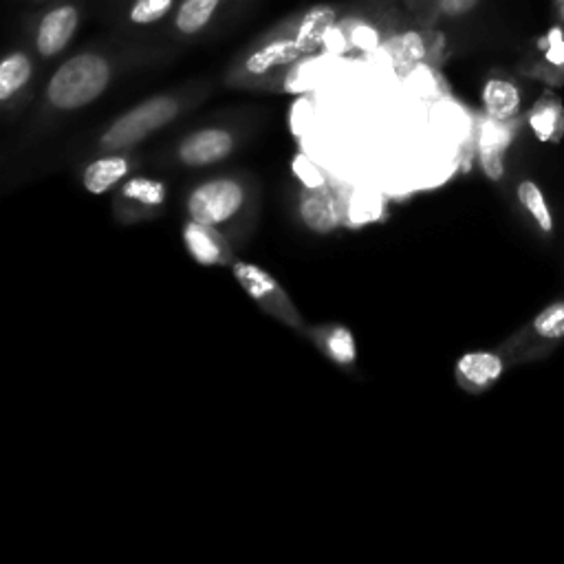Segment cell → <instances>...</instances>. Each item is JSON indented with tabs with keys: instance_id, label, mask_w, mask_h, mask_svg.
Listing matches in <instances>:
<instances>
[{
	"instance_id": "cell-28",
	"label": "cell",
	"mask_w": 564,
	"mask_h": 564,
	"mask_svg": "<svg viewBox=\"0 0 564 564\" xmlns=\"http://www.w3.org/2000/svg\"><path fill=\"white\" fill-rule=\"evenodd\" d=\"M533 330L542 337H564V302H555L540 311L533 319Z\"/></svg>"
},
{
	"instance_id": "cell-20",
	"label": "cell",
	"mask_w": 564,
	"mask_h": 564,
	"mask_svg": "<svg viewBox=\"0 0 564 564\" xmlns=\"http://www.w3.org/2000/svg\"><path fill=\"white\" fill-rule=\"evenodd\" d=\"M326 59H330V55L326 53H311L300 57L275 84L273 90L280 93H291V95H304L308 90H313L317 86V82L324 77V68H326Z\"/></svg>"
},
{
	"instance_id": "cell-14",
	"label": "cell",
	"mask_w": 564,
	"mask_h": 564,
	"mask_svg": "<svg viewBox=\"0 0 564 564\" xmlns=\"http://www.w3.org/2000/svg\"><path fill=\"white\" fill-rule=\"evenodd\" d=\"M328 361L341 368L357 366V341L350 328L344 324H306L302 333Z\"/></svg>"
},
{
	"instance_id": "cell-1",
	"label": "cell",
	"mask_w": 564,
	"mask_h": 564,
	"mask_svg": "<svg viewBox=\"0 0 564 564\" xmlns=\"http://www.w3.org/2000/svg\"><path fill=\"white\" fill-rule=\"evenodd\" d=\"M139 59V53L93 46L66 57L48 77L42 90V119L75 115L95 104L115 82V77Z\"/></svg>"
},
{
	"instance_id": "cell-27",
	"label": "cell",
	"mask_w": 564,
	"mask_h": 564,
	"mask_svg": "<svg viewBox=\"0 0 564 564\" xmlns=\"http://www.w3.org/2000/svg\"><path fill=\"white\" fill-rule=\"evenodd\" d=\"M291 174L300 183V187H304V189H317V187L330 185L328 183V174L324 172V167L317 165L306 154H295L291 159Z\"/></svg>"
},
{
	"instance_id": "cell-9",
	"label": "cell",
	"mask_w": 564,
	"mask_h": 564,
	"mask_svg": "<svg viewBox=\"0 0 564 564\" xmlns=\"http://www.w3.org/2000/svg\"><path fill=\"white\" fill-rule=\"evenodd\" d=\"M297 216L308 231L328 236L344 227V196L333 185L317 189L300 187Z\"/></svg>"
},
{
	"instance_id": "cell-22",
	"label": "cell",
	"mask_w": 564,
	"mask_h": 564,
	"mask_svg": "<svg viewBox=\"0 0 564 564\" xmlns=\"http://www.w3.org/2000/svg\"><path fill=\"white\" fill-rule=\"evenodd\" d=\"M341 24L348 33L350 48L357 53H375L383 46L390 33H386L375 20L359 13H341Z\"/></svg>"
},
{
	"instance_id": "cell-25",
	"label": "cell",
	"mask_w": 564,
	"mask_h": 564,
	"mask_svg": "<svg viewBox=\"0 0 564 564\" xmlns=\"http://www.w3.org/2000/svg\"><path fill=\"white\" fill-rule=\"evenodd\" d=\"M518 200L533 216V220L538 223V227L542 231H551L553 229V218H551L549 205H546V200L542 196V189L533 181H522L518 185Z\"/></svg>"
},
{
	"instance_id": "cell-21",
	"label": "cell",
	"mask_w": 564,
	"mask_h": 564,
	"mask_svg": "<svg viewBox=\"0 0 564 564\" xmlns=\"http://www.w3.org/2000/svg\"><path fill=\"white\" fill-rule=\"evenodd\" d=\"M482 106L487 117L511 121L520 110V90L511 79L489 77L482 86Z\"/></svg>"
},
{
	"instance_id": "cell-29",
	"label": "cell",
	"mask_w": 564,
	"mask_h": 564,
	"mask_svg": "<svg viewBox=\"0 0 564 564\" xmlns=\"http://www.w3.org/2000/svg\"><path fill=\"white\" fill-rule=\"evenodd\" d=\"M478 2L480 0H436L423 24L425 26H434V24H438L443 20L460 18V15L469 13V11H474Z\"/></svg>"
},
{
	"instance_id": "cell-7",
	"label": "cell",
	"mask_w": 564,
	"mask_h": 564,
	"mask_svg": "<svg viewBox=\"0 0 564 564\" xmlns=\"http://www.w3.org/2000/svg\"><path fill=\"white\" fill-rule=\"evenodd\" d=\"M167 200V187L154 176H130L112 196V214L121 225H137L156 218Z\"/></svg>"
},
{
	"instance_id": "cell-13",
	"label": "cell",
	"mask_w": 564,
	"mask_h": 564,
	"mask_svg": "<svg viewBox=\"0 0 564 564\" xmlns=\"http://www.w3.org/2000/svg\"><path fill=\"white\" fill-rule=\"evenodd\" d=\"M344 13L341 4H313L308 9L295 11L291 15H286V22L291 26L293 37L297 40L300 48L311 55V53H319L322 46V37L326 33V29Z\"/></svg>"
},
{
	"instance_id": "cell-19",
	"label": "cell",
	"mask_w": 564,
	"mask_h": 564,
	"mask_svg": "<svg viewBox=\"0 0 564 564\" xmlns=\"http://www.w3.org/2000/svg\"><path fill=\"white\" fill-rule=\"evenodd\" d=\"M535 48L540 53V62H535L527 73L533 77H542L551 84L564 82V29L562 24H553L542 37H538Z\"/></svg>"
},
{
	"instance_id": "cell-17",
	"label": "cell",
	"mask_w": 564,
	"mask_h": 564,
	"mask_svg": "<svg viewBox=\"0 0 564 564\" xmlns=\"http://www.w3.org/2000/svg\"><path fill=\"white\" fill-rule=\"evenodd\" d=\"M502 359L489 350H469L454 366L456 381L469 392L489 388L502 375Z\"/></svg>"
},
{
	"instance_id": "cell-18",
	"label": "cell",
	"mask_w": 564,
	"mask_h": 564,
	"mask_svg": "<svg viewBox=\"0 0 564 564\" xmlns=\"http://www.w3.org/2000/svg\"><path fill=\"white\" fill-rule=\"evenodd\" d=\"M388 55V62L392 68L401 75L412 70L414 66L423 64L430 57V42L423 31L419 29H405L390 33L388 40L381 46Z\"/></svg>"
},
{
	"instance_id": "cell-4",
	"label": "cell",
	"mask_w": 564,
	"mask_h": 564,
	"mask_svg": "<svg viewBox=\"0 0 564 564\" xmlns=\"http://www.w3.org/2000/svg\"><path fill=\"white\" fill-rule=\"evenodd\" d=\"M247 200V181L242 176L220 174L200 181L187 192L185 214L196 223L225 229L245 214Z\"/></svg>"
},
{
	"instance_id": "cell-23",
	"label": "cell",
	"mask_w": 564,
	"mask_h": 564,
	"mask_svg": "<svg viewBox=\"0 0 564 564\" xmlns=\"http://www.w3.org/2000/svg\"><path fill=\"white\" fill-rule=\"evenodd\" d=\"M529 126L533 134L540 141H551L560 134V128L564 126V108L560 99L551 93H546L529 112Z\"/></svg>"
},
{
	"instance_id": "cell-33",
	"label": "cell",
	"mask_w": 564,
	"mask_h": 564,
	"mask_svg": "<svg viewBox=\"0 0 564 564\" xmlns=\"http://www.w3.org/2000/svg\"><path fill=\"white\" fill-rule=\"evenodd\" d=\"M553 13H555L557 22L564 26V0H553Z\"/></svg>"
},
{
	"instance_id": "cell-16",
	"label": "cell",
	"mask_w": 564,
	"mask_h": 564,
	"mask_svg": "<svg viewBox=\"0 0 564 564\" xmlns=\"http://www.w3.org/2000/svg\"><path fill=\"white\" fill-rule=\"evenodd\" d=\"M238 0H181L174 9L172 31L178 37L205 33Z\"/></svg>"
},
{
	"instance_id": "cell-10",
	"label": "cell",
	"mask_w": 564,
	"mask_h": 564,
	"mask_svg": "<svg viewBox=\"0 0 564 564\" xmlns=\"http://www.w3.org/2000/svg\"><path fill=\"white\" fill-rule=\"evenodd\" d=\"M181 238L187 256L200 267H231L236 260L229 238L218 227L187 218L181 227Z\"/></svg>"
},
{
	"instance_id": "cell-8",
	"label": "cell",
	"mask_w": 564,
	"mask_h": 564,
	"mask_svg": "<svg viewBox=\"0 0 564 564\" xmlns=\"http://www.w3.org/2000/svg\"><path fill=\"white\" fill-rule=\"evenodd\" d=\"M79 7L75 2H62L46 9L33 29V51L40 59L57 57L75 37L79 29Z\"/></svg>"
},
{
	"instance_id": "cell-12",
	"label": "cell",
	"mask_w": 564,
	"mask_h": 564,
	"mask_svg": "<svg viewBox=\"0 0 564 564\" xmlns=\"http://www.w3.org/2000/svg\"><path fill=\"white\" fill-rule=\"evenodd\" d=\"M33 77H35V59L26 48L15 46L2 57V62H0V104L7 112L24 99V95L29 93V88L33 84Z\"/></svg>"
},
{
	"instance_id": "cell-6",
	"label": "cell",
	"mask_w": 564,
	"mask_h": 564,
	"mask_svg": "<svg viewBox=\"0 0 564 564\" xmlns=\"http://www.w3.org/2000/svg\"><path fill=\"white\" fill-rule=\"evenodd\" d=\"M238 143H240V137L234 128L203 126L178 139V143L174 145L172 159L174 163L189 170L212 167L229 159L236 152Z\"/></svg>"
},
{
	"instance_id": "cell-11",
	"label": "cell",
	"mask_w": 564,
	"mask_h": 564,
	"mask_svg": "<svg viewBox=\"0 0 564 564\" xmlns=\"http://www.w3.org/2000/svg\"><path fill=\"white\" fill-rule=\"evenodd\" d=\"M134 167L137 156L132 154V150L97 152V156L82 167L79 181L88 194L101 196L117 189L126 178H130Z\"/></svg>"
},
{
	"instance_id": "cell-5",
	"label": "cell",
	"mask_w": 564,
	"mask_h": 564,
	"mask_svg": "<svg viewBox=\"0 0 564 564\" xmlns=\"http://www.w3.org/2000/svg\"><path fill=\"white\" fill-rule=\"evenodd\" d=\"M231 275L238 282V286L258 304L260 311L278 319L280 324L289 326L291 330L304 333L306 322L300 313V308L293 304L286 289L262 267L249 260L236 258L231 262Z\"/></svg>"
},
{
	"instance_id": "cell-31",
	"label": "cell",
	"mask_w": 564,
	"mask_h": 564,
	"mask_svg": "<svg viewBox=\"0 0 564 564\" xmlns=\"http://www.w3.org/2000/svg\"><path fill=\"white\" fill-rule=\"evenodd\" d=\"M289 123H291V132H293L295 137L306 134V130H308L311 123H313V106H311L308 99L300 97V99L293 104L291 115H289Z\"/></svg>"
},
{
	"instance_id": "cell-3",
	"label": "cell",
	"mask_w": 564,
	"mask_h": 564,
	"mask_svg": "<svg viewBox=\"0 0 564 564\" xmlns=\"http://www.w3.org/2000/svg\"><path fill=\"white\" fill-rule=\"evenodd\" d=\"M306 53L284 20L256 35L227 66L225 84L231 88L273 90L280 77Z\"/></svg>"
},
{
	"instance_id": "cell-32",
	"label": "cell",
	"mask_w": 564,
	"mask_h": 564,
	"mask_svg": "<svg viewBox=\"0 0 564 564\" xmlns=\"http://www.w3.org/2000/svg\"><path fill=\"white\" fill-rule=\"evenodd\" d=\"M434 2L436 0H403V4H405V9L423 24L425 22V18L430 15V11H432V7H434Z\"/></svg>"
},
{
	"instance_id": "cell-24",
	"label": "cell",
	"mask_w": 564,
	"mask_h": 564,
	"mask_svg": "<svg viewBox=\"0 0 564 564\" xmlns=\"http://www.w3.org/2000/svg\"><path fill=\"white\" fill-rule=\"evenodd\" d=\"M383 200L377 192H350V196H344V227H361L381 216Z\"/></svg>"
},
{
	"instance_id": "cell-2",
	"label": "cell",
	"mask_w": 564,
	"mask_h": 564,
	"mask_svg": "<svg viewBox=\"0 0 564 564\" xmlns=\"http://www.w3.org/2000/svg\"><path fill=\"white\" fill-rule=\"evenodd\" d=\"M207 84H187L174 90L150 95L128 110L119 112L108 126L99 132L95 150L97 152H123L134 150L145 143L156 132L165 130L198 101L205 99Z\"/></svg>"
},
{
	"instance_id": "cell-15",
	"label": "cell",
	"mask_w": 564,
	"mask_h": 564,
	"mask_svg": "<svg viewBox=\"0 0 564 564\" xmlns=\"http://www.w3.org/2000/svg\"><path fill=\"white\" fill-rule=\"evenodd\" d=\"M513 128L509 121H500L494 117H485L478 123V159L482 172L498 181L505 174V152L511 143Z\"/></svg>"
},
{
	"instance_id": "cell-30",
	"label": "cell",
	"mask_w": 564,
	"mask_h": 564,
	"mask_svg": "<svg viewBox=\"0 0 564 564\" xmlns=\"http://www.w3.org/2000/svg\"><path fill=\"white\" fill-rule=\"evenodd\" d=\"M405 79L410 84L412 90H416L419 95L423 97H432V95H438V79H436V73L423 64L414 66L412 70L405 73Z\"/></svg>"
},
{
	"instance_id": "cell-26",
	"label": "cell",
	"mask_w": 564,
	"mask_h": 564,
	"mask_svg": "<svg viewBox=\"0 0 564 564\" xmlns=\"http://www.w3.org/2000/svg\"><path fill=\"white\" fill-rule=\"evenodd\" d=\"M181 0H134L128 9V22L137 26L154 24L163 20L174 7H178Z\"/></svg>"
}]
</instances>
